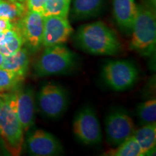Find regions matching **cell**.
<instances>
[{"label": "cell", "instance_id": "7402d4cb", "mask_svg": "<svg viewBox=\"0 0 156 156\" xmlns=\"http://www.w3.org/2000/svg\"><path fill=\"white\" fill-rule=\"evenodd\" d=\"M25 77L0 68V93L14 88Z\"/></svg>", "mask_w": 156, "mask_h": 156}, {"label": "cell", "instance_id": "cb8c5ba5", "mask_svg": "<svg viewBox=\"0 0 156 156\" xmlns=\"http://www.w3.org/2000/svg\"><path fill=\"white\" fill-rule=\"evenodd\" d=\"M13 23L9 20L0 17V33H5L6 31L11 30L15 27Z\"/></svg>", "mask_w": 156, "mask_h": 156}, {"label": "cell", "instance_id": "4316f807", "mask_svg": "<svg viewBox=\"0 0 156 156\" xmlns=\"http://www.w3.org/2000/svg\"><path fill=\"white\" fill-rule=\"evenodd\" d=\"M3 102H4V100H3V97H2V98H0V112H1Z\"/></svg>", "mask_w": 156, "mask_h": 156}, {"label": "cell", "instance_id": "ffe728a7", "mask_svg": "<svg viewBox=\"0 0 156 156\" xmlns=\"http://www.w3.org/2000/svg\"><path fill=\"white\" fill-rule=\"evenodd\" d=\"M71 0H46L45 4L44 16H61L67 17Z\"/></svg>", "mask_w": 156, "mask_h": 156}, {"label": "cell", "instance_id": "9a60e30c", "mask_svg": "<svg viewBox=\"0 0 156 156\" xmlns=\"http://www.w3.org/2000/svg\"><path fill=\"white\" fill-rule=\"evenodd\" d=\"M24 44V39L16 25L11 30L4 33L0 40V53L4 56H9L17 51Z\"/></svg>", "mask_w": 156, "mask_h": 156}, {"label": "cell", "instance_id": "7a4b0ae2", "mask_svg": "<svg viewBox=\"0 0 156 156\" xmlns=\"http://www.w3.org/2000/svg\"><path fill=\"white\" fill-rule=\"evenodd\" d=\"M0 112V136L11 155H19L24 143V131L16 112V92L3 96Z\"/></svg>", "mask_w": 156, "mask_h": 156}, {"label": "cell", "instance_id": "83f0119b", "mask_svg": "<svg viewBox=\"0 0 156 156\" xmlns=\"http://www.w3.org/2000/svg\"><path fill=\"white\" fill-rule=\"evenodd\" d=\"M9 1L17 2H23V3H24L25 2H26V1H27V0H9Z\"/></svg>", "mask_w": 156, "mask_h": 156}, {"label": "cell", "instance_id": "484cf974", "mask_svg": "<svg viewBox=\"0 0 156 156\" xmlns=\"http://www.w3.org/2000/svg\"><path fill=\"white\" fill-rule=\"evenodd\" d=\"M4 59H5V56H4L2 53H0V68H1L2 66Z\"/></svg>", "mask_w": 156, "mask_h": 156}, {"label": "cell", "instance_id": "4fadbf2b", "mask_svg": "<svg viewBox=\"0 0 156 156\" xmlns=\"http://www.w3.org/2000/svg\"><path fill=\"white\" fill-rule=\"evenodd\" d=\"M113 12L119 27L124 32H132L137 14L134 0H113Z\"/></svg>", "mask_w": 156, "mask_h": 156}, {"label": "cell", "instance_id": "8992f818", "mask_svg": "<svg viewBox=\"0 0 156 156\" xmlns=\"http://www.w3.org/2000/svg\"><path fill=\"white\" fill-rule=\"evenodd\" d=\"M73 132L85 145H96L102 140V132L96 114L91 108H84L77 113L73 122Z\"/></svg>", "mask_w": 156, "mask_h": 156}, {"label": "cell", "instance_id": "ac0fdd59", "mask_svg": "<svg viewBox=\"0 0 156 156\" xmlns=\"http://www.w3.org/2000/svg\"><path fill=\"white\" fill-rule=\"evenodd\" d=\"M28 9L23 2L0 0V17L9 20L13 23L18 22Z\"/></svg>", "mask_w": 156, "mask_h": 156}, {"label": "cell", "instance_id": "6da1fadb", "mask_svg": "<svg viewBox=\"0 0 156 156\" xmlns=\"http://www.w3.org/2000/svg\"><path fill=\"white\" fill-rule=\"evenodd\" d=\"M75 38L78 46L91 54L112 56L121 50V43L116 35L101 21L81 26Z\"/></svg>", "mask_w": 156, "mask_h": 156}, {"label": "cell", "instance_id": "2e32d148", "mask_svg": "<svg viewBox=\"0 0 156 156\" xmlns=\"http://www.w3.org/2000/svg\"><path fill=\"white\" fill-rule=\"evenodd\" d=\"M141 147L144 155L155 149L156 143V124H145L134 130L133 135Z\"/></svg>", "mask_w": 156, "mask_h": 156}, {"label": "cell", "instance_id": "3957f363", "mask_svg": "<svg viewBox=\"0 0 156 156\" xmlns=\"http://www.w3.org/2000/svg\"><path fill=\"white\" fill-rule=\"evenodd\" d=\"M132 32V49L142 54L153 51L156 42V19L151 9L137 6V14Z\"/></svg>", "mask_w": 156, "mask_h": 156}, {"label": "cell", "instance_id": "44dd1931", "mask_svg": "<svg viewBox=\"0 0 156 156\" xmlns=\"http://www.w3.org/2000/svg\"><path fill=\"white\" fill-rule=\"evenodd\" d=\"M137 114L143 125L155 124L156 122L155 99H151L140 103L137 107Z\"/></svg>", "mask_w": 156, "mask_h": 156}, {"label": "cell", "instance_id": "603a6c76", "mask_svg": "<svg viewBox=\"0 0 156 156\" xmlns=\"http://www.w3.org/2000/svg\"><path fill=\"white\" fill-rule=\"evenodd\" d=\"M27 8L28 10L44 13L46 0H27Z\"/></svg>", "mask_w": 156, "mask_h": 156}, {"label": "cell", "instance_id": "5b68a950", "mask_svg": "<svg viewBox=\"0 0 156 156\" xmlns=\"http://www.w3.org/2000/svg\"><path fill=\"white\" fill-rule=\"evenodd\" d=\"M103 77L114 90L123 91L136 83L138 70L131 62L114 60L105 64L103 68Z\"/></svg>", "mask_w": 156, "mask_h": 156}, {"label": "cell", "instance_id": "5bb4252c", "mask_svg": "<svg viewBox=\"0 0 156 156\" xmlns=\"http://www.w3.org/2000/svg\"><path fill=\"white\" fill-rule=\"evenodd\" d=\"M29 62L30 58L28 50L21 48L13 54L5 56V59L1 68L25 77L28 73Z\"/></svg>", "mask_w": 156, "mask_h": 156}, {"label": "cell", "instance_id": "8fae6325", "mask_svg": "<svg viewBox=\"0 0 156 156\" xmlns=\"http://www.w3.org/2000/svg\"><path fill=\"white\" fill-rule=\"evenodd\" d=\"M27 147L29 153L36 156L57 155L62 152L59 141L44 129H36L29 135Z\"/></svg>", "mask_w": 156, "mask_h": 156}, {"label": "cell", "instance_id": "9c48e42d", "mask_svg": "<svg viewBox=\"0 0 156 156\" xmlns=\"http://www.w3.org/2000/svg\"><path fill=\"white\" fill-rule=\"evenodd\" d=\"M134 124L129 115L123 111L110 113L106 119V134L108 143L117 146L133 135Z\"/></svg>", "mask_w": 156, "mask_h": 156}, {"label": "cell", "instance_id": "d4e9b609", "mask_svg": "<svg viewBox=\"0 0 156 156\" xmlns=\"http://www.w3.org/2000/svg\"><path fill=\"white\" fill-rule=\"evenodd\" d=\"M9 155L8 152H7V149H6L5 144L2 137L0 136V155Z\"/></svg>", "mask_w": 156, "mask_h": 156}, {"label": "cell", "instance_id": "52a82bcc", "mask_svg": "<svg viewBox=\"0 0 156 156\" xmlns=\"http://www.w3.org/2000/svg\"><path fill=\"white\" fill-rule=\"evenodd\" d=\"M38 103L39 108L44 115L48 118H58L67 107V93L60 85L48 83L39 91Z\"/></svg>", "mask_w": 156, "mask_h": 156}, {"label": "cell", "instance_id": "e0dca14e", "mask_svg": "<svg viewBox=\"0 0 156 156\" xmlns=\"http://www.w3.org/2000/svg\"><path fill=\"white\" fill-rule=\"evenodd\" d=\"M103 0H74L73 14L77 19L94 17L99 12Z\"/></svg>", "mask_w": 156, "mask_h": 156}, {"label": "cell", "instance_id": "277c9868", "mask_svg": "<svg viewBox=\"0 0 156 156\" xmlns=\"http://www.w3.org/2000/svg\"><path fill=\"white\" fill-rule=\"evenodd\" d=\"M75 55L63 44L45 47L35 64L38 76H50L66 73L73 67Z\"/></svg>", "mask_w": 156, "mask_h": 156}, {"label": "cell", "instance_id": "ba28073f", "mask_svg": "<svg viewBox=\"0 0 156 156\" xmlns=\"http://www.w3.org/2000/svg\"><path fill=\"white\" fill-rule=\"evenodd\" d=\"M16 26L22 34L24 44L30 49L36 51L42 46L44 27V16L42 13L28 10L17 23Z\"/></svg>", "mask_w": 156, "mask_h": 156}, {"label": "cell", "instance_id": "f1b7e54d", "mask_svg": "<svg viewBox=\"0 0 156 156\" xmlns=\"http://www.w3.org/2000/svg\"><path fill=\"white\" fill-rule=\"evenodd\" d=\"M4 95H5L2 94V93H0V98H2Z\"/></svg>", "mask_w": 156, "mask_h": 156}, {"label": "cell", "instance_id": "7c38bea8", "mask_svg": "<svg viewBox=\"0 0 156 156\" xmlns=\"http://www.w3.org/2000/svg\"><path fill=\"white\" fill-rule=\"evenodd\" d=\"M16 112L23 129L27 132L34 124V93L30 88L16 92Z\"/></svg>", "mask_w": 156, "mask_h": 156}, {"label": "cell", "instance_id": "30bf717a", "mask_svg": "<svg viewBox=\"0 0 156 156\" xmlns=\"http://www.w3.org/2000/svg\"><path fill=\"white\" fill-rule=\"evenodd\" d=\"M73 32L67 17L61 16H44V34L42 46L44 47L63 44L67 41Z\"/></svg>", "mask_w": 156, "mask_h": 156}, {"label": "cell", "instance_id": "d6986e66", "mask_svg": "<svg viewBox=\"0 0 156 156\" xmlns=\"http://www.w3.org/2000/svg\"><path fill=\"white\" fill-rule=\"evenodd\" d=\"M106 155L113 156H142L144 155L141 147L133 136L117 145L115 149L107 151Z\"/></svg>", "mask_w": 156, "mask_h": 156}]
</instances>
